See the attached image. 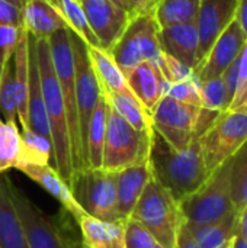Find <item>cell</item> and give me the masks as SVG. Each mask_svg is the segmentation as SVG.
<instances>
[{
    "label": "cell",
    "mask_w": 247,
    "mask_h": 248,
    "mask_svg": "<svg viewBox=\"0 0 247 248\" xmlns=\"http://www.w3.org/2000/svg\"><path fill=\"white\" fill-rule=\"evenodd\" d=\"M10 196L15 209L22 221L31 248H74V243L67 238L58 224L48 218L26 195L10 182Z\"/></svg>",
    "instance_id": "12"
},
{
    "label": "cell",
    "mask_w": 247,
    "mask_h": 248,
    "mask_svg": "<svg viewBox=\"0 0 247 248\" xmlns=\"http://www.w3.org/2000/svg\"><path fill=\"white\" fill-rule=\"evenodd\" d=\"M74 248H87L83 243H74Z\"/></svg>",
    "instance_id": "51"
},
{
    "label": "cell",
    "mask_w": 247,
    "mask_h": 248,
    "mask_svg": "<svg viewBox=\"0 0 247 248\" xmlns=\"http://www.w3.org/2000/svg\"><path fill=\"white\" fill-rule=\"evenodd\" d=\"M159 31L160 28L153 15L130 19L127 28L109 51L124 74L144 61L157 65L163 54Z\"/></svg>",
    "instance_id": "8"
},
{
    "label": "cell",
    "mask_w": 247,
    "mask_h": 248,
    "mask_svg": "<svg viewBox=\"0 0 247 248\" xmlns=\"http://www.w3.org/2000/svg\"><path fill=\"white\" fill-rule=\"evenodd\" d=\"M199 6L201 0H157L153 17L160 29L195 22Z\"/></svg>",
    "instance_id": "29"
},
{
    "label": "cell",
    "mask_w": 247,
    "mask_h": 248,
    "mask_svg": "<svg viewBox=\"0 0 247 248\" xmlns=\"http://www.w3.org/2000/svg\"><path fill=\"white\" fill-rule=\"evenodd\" d=\"M246 41L247 38L234 19L217 38L205 58L195 68L194 76L198 81L221 77L223 73L239 58Z\"/></svg>",
    "instance_id": "14"
},
{
    "label": "cell",
    "mask_w": 247,
    "mask_h": 248,
    "mask_svg": "<svg viewBox=\"0 0 247 248\" xmlns=\"http://www.w3.org/2000/svg\"><path fill=\"white\" fill-rule=\"evenodd\" d=\"M159 243L138 221L128 218L124 222V248H156Z\"/></svg>",
    "instance_id": "36"
},
{
    "label": "cell",
    "mask_w": 247,
    "mask_h": 248,
    "mask_svg": "<svg viewBox=\"0 0 247 248\" xmlns=\"http://www.w3.org/2000/svg\"><path fill=\"white\" fill-rule=\"evenodd\" d=\"M166 96L170 97V99H173V100H176V102L201 108L199 81H198V78L195 76H192L188 80L169 84V89L166 92Z\"/></svg>",
    "instance_id": "37"
},
{
    "label": "cell",
    "mask_w": 247,
    "mask_h": 248,
    "mask_svg": "<svg viewBox=\"0 0 247 248\" xmlns=\"http://www.w3.org/2000/svg\"><path fill=\"white\" fill-rule=\"evenodd\" d=\"M125 80L131 93L151 113L162 97L166 96L169 83L154 62L144 61L125 74Z\"/></svg>",
    "instance_id": "16"
},
{
    "label": "cell",
    "mask_w": 247,
    "mask_h": 248,
    "mask_svg": "<svg viewBox=\"0 0 247 248\" xmlns=\"http://www.w3.org/2000/svg\"><path fill=\"white\" fill-rule=\"evenodd\" d=\"M22 144L17 164H36V166H49L52 158V144L47 138L32 132L29 128L22 129Z\"/></svg>",
    "instance_id": "31"
},
{
    "label": "cell",
    "mask_w": 247,
    "mask_h": 248,
    "mask_svg": "<svg viewBox=\"0 0 247 248\" xmlns=\"http://www.w3.org/2000/svg\"><path fill=\"white\" fill-rule=\"evenodd\" d=\"M19 171L26 174L31 180L38 183L44 190L54 196L66 211L77 221L83 214H86L71 195L68 185L61 179L57 170L51 166H36V164H17L15 166Z\"/></svg>",
    "instance_id": "20"
},
{
    "label": "cell",
    "mask_w": 247,
    "mask_h": 248,
    "mask_svg": "<svg viewBox=\"0 0 247 248\" xmlns=\"http://www.w3.org/2000/svg\"><path fill=\"white\" fill-rule=\"evenodd\" d=\"M99 48L111 51L130 22L128 13L112 0H79Z\"/></svg>",
    "instance_id": "13"
},
{
    "label": "cell",
    "mask_w": 247,
    "mask_h": 248,
    "mask_svg": "<svg viewBox=\"0 0 247 248\" xmlns=\"http://www.w3.org/2000/svg\"><path fill=\"white\" fill-rule=\"evenodd\" d=\"M199 92H201V108L214 112H224L230 109L233 99L221 77L199 81Z\"/></svg>",
    "instance_id": "35"
},
{
    "label": "cell",
    "mask_w": 247,
    "mask_h": 248,
    "mask_svg": "<svg viewBox=\"0 0 247 248\" xmlns=\"http://www.w3.org/2000/svg\"><path fill=\"white\" fill-rule=\"evenodd\" d=\"M1 118L3 122H16L17 119L13 57L3 64L1 77H0V119Z\"/></svg>",
    "instance_id": "33"
},
{
    "label": "cell",
    "mask_w": 247,
    "mask_h": 248,
    "mask_svg": "<svg viewBox=\"0 0 247 248\" xmlns=\"http://www.w3.org/2000/svg\"><path fill=\"white\" fill-rule=\"evenodd\" d=\"M237 3L239 0H201L199 12L195 19L199 36L198 65L223 31L234 20Z\"/></svg>",
    "instance_id": "15"
},
{
    "label": "cell",
    "mask_w": 247,
    "mask_h": 248,
    "mask_svg": "<svg viewBox=\"0 0 247 248\" xmlns=\"http://www.w3.org/2000/svg\"><path fill=\"white\" fill-rule=\"evenodd\" d=\"M51 60L54 65V71L61 89V94L64 99L67 124H68V135H70V151H71V167L73 174L82 170L89 169L83 154L79 115H77V103H76V76H74V60L73 49L70 44L68 28L60 29L48 38ZM73 177V176H71Z\"/></svg>",
    "instance_id": "3"
},
{
    "label": "cell",
    "mask_w": 247,
    "mask_h": 248,
    "mask_svg": "<svg viewBox=\"0 0 247 248\" xmlns=\"http://www.w3.org/2000/svg\"><path fill=\"white\" fill-rule=\"evenodd\" d=\"M148 163L151 177L159 182L176 202L197 192L211 176L201 148L199 138L182 151L172 148L154 129L150 142Z\"/></svg>",
    "instance_id": "1"
},
{
    "label": "cell",
    "mask_w": 247,
    "mask_h": 248,
    "mask_svg": "<svg viewBox=\"0 0 247 248\" xmlns=\"http://www.w3.org/2000/svg\"><path fill=\"white\" fill-rule=\"evenodd\" d=\"M130 19L137 16L153 15L157 0H122Z\"/></svg>",
    "instance_id": "42"
},
{
    "label": "cell",
    "mask_w": 247,
    "mask_h": 248,
    "mask_svg": "<svg viewBox=\"0 0 247 248\" xmlns=\"http://www.w3.org/2000/svg\"><path fill=\"white\" fill-rule=\"evenodd\" d=\"M150 179H151V169H150L148 158L141 160L134 166L116 171L118 215L122 222H125L131 217Z\"/></svg>",
    "instance_id": "19"
},
{
    "label": "cell",
    "mask_w": 247,
    "mask_h": 248,
    "mask_svg": "<svg viewBox=\"0 0 247 248\" xmlns=\"http://www.w3.org/2000/svg\"><path fill=\"white\" fill-rule=\"evenodd\" d=\"M157 67H159V70L162 71L165 80L169 84L188 80V78H191L194 76L192 68H189L188 65L182 64L181 61L175 60L173 57H170V55H167L165 52L162 54L160 61L157 62Z\"/></svg>",
    "instance_id": "38"
},
{
    "label": "cell",
    "mask_w": 247,
    "mask_h": 248,
    "mask_svg": "<svg viewBox=\"0 0 247 248\" xmlns=\"http://www.w3.org/2000/svg\"><path fill=\"white\" fill-rule=\"evenodd\" d=\"M15 61V93L17 105V121L22 129L28 128V90H29V62H28V33H23L13 54Z\"/></svg>",
    "instance_id": "27"
},
{
    "label": "cell",
    "mask_w": 247,
    "mask_h": 248,
    "mask_svg": "<svg viewBox=\"0 0 247 248\" xmlns=\"http://www.w3.org/2000/svg\"><path fill=\"white\" fill-rule=\"evenodd\" d=\"M28 33V32H26ZM28 62H29V90H28V128L51 141V129L45 110L41 77L36 58L35 36L28 33ZM52 144V142H51Z\"/></svg>",
    "instance_id": "17"
},
{
    "label": "cell",
    "mask_w": 247,
    "mask_h": 248,
    "mask_svg": "<svg viewBox=\"0 0 247 248\" xmlns=\"http://www.w3.org/2000/svg\"><path fill=\"white\" fill-rule=\"evenodd\" d=\"M156 248H165V247H162L160 244H157V246H156Z\"/></svg>",
    "instance_id": "53"
},
{
    "label": "cell",
    "mask_w": 247,
    "mask_h": 248,
    "mask_svg": "<svg viewBox=\"0 0 247 248\" xmlns=\"http://www.w3.org/2000/svg\"><path fill=\"white\" fill-rule=\"evenodd\" d=\"M159 41L165 54L173 57L175 60L181 61L192 70L197 68L199 36L195 22L160 29Z\"/></svg>",
    "instance_id": "18"
},
{
    "label": "cell",
    "mask_w": 247,
    "mask_h": 248,
    "mask_svg": "<svg viewBox=\"0 0 247 248\" xmlns=\"http://www.w3.org/2000/svg\"><path fill=\"white\" fill-rule=\"evenodd\" d=\"M112 1H114L115 4H118L121 9H124V10H125V6H124V1H122V0H112ZM125 12H127V10H125Z\"/></svg>",
    "instance_id": "49"
},
{
    "label": "cell",
    "mask_w": 247,
    "mask_h": 248,
    "mask_svg": "<svg viewBox=\"0 0 247 248\" xmlns=\"http://www.w3.org/2000/svg\"><path fill=\"white\" fill-rule=\"evenodd\" d=\"M35 45H36V58H38L42 96H44L45 110L51 129L54 169L61 176V179L68 185L73 176V167H71L70 135H68L64 99L54 71L48 39L35 38Z\"/></svg>",
    "instance_id": "2"
},
{
    "label": "cell",
    "mask_w": 247,
    "mask_h": 248,
    "mask_svg": "<svg viewBox=\"0 0 247 248\" xmlns=\"http://www.w3.org/2000/svg\"><path fill=\"white\" fill-rule=\"evenodd\" d=\"M68 187L79 206L89 217L124 224L118 215L116 173L103 169H86L73 174Z\"/></svg>",
    "instance_id": "6"
},
{
    "label": "cell",
    "mask_w": 247,
    "mask_h": 248,
    "mask_svg": "<svg viewBox=\"0 0 247 248\" xmlns=\"http://www.w3.org/2000/svg\"><path fill=\"white\" fill-rule=\"evenodd\" d=\"M7 1L13 3L15 6H17V7H20V9H23V7L28 4V1H29V0H7Z\"/></svg>",
    "instance_id": "48"
},
{
    "label": "cell",
    "mask_w": 247,
    "mask_h": 248,
    "mask_svg": "<svg viewBox=\"0 0 247 248\" xmlns=\"http://www.w3.org/2000/svg\"><path fill=\"white\" fill-rule=\"evenodd\" d=\"M22 33H23L22 28L0 25V62L1 64H4L13 57Z\"/></svg>",
    "instance_id": "39"
},
{
    "label": "cell",
    "mask_w": 247,
    "mask_h": 248,
    "mask_svg": "<svg viewBox=\"0 0 247 248\" xmlns=\"http://www.w3.org/2000/svg\"><path fill=\"white\" fill-rule=\"evenodd\" d=\"M247 141V113L220 112L211 126L199 137L204 160L210 174L229 161Z\"/></svg>",
    "instance_id": "9"
},
{
    "label": "cell",
    "mask_w": 247,
    "mask_h": 248,
    "mask_svg": "<svg viewBox=\"0 0 247 248\" xmlns=\"http://www.w3.org/2000/svg\"><path fill=\"white\" fill-rule=\"evenodd\" d=\"M230 166L231 158L213 171L197 192L179 202L186 224L207 225L234 212L230 193Z\"/></svg>",
    "instance_id": "5"
},
{
    "label": "cell",
    "mask_w": 247,
    "mask_h": 248,
    "mask_svg": "<svg viewBox=\"0 0 247 248\" xmlns=\"http://www.w3.org/2000/svg\"><path fill=\"white\" fill-rule=\"evenodd\" d=\"M0 122H1V119H0Z\"/></svg>",
    "instance_id": "54"
},
{
    "label": "cell",
    "mask_w": 247,
    "mask_h": 248,
    "mask_svg": "<svg viewBox=\"0 0 247 248\" xmlns=\"http://www.w3.org/2000/svg\"><path fill=\"white\" fill-rule=\"evenodd\" d=\"M230 193L234 211L240 215L247 206V141L231 157Z\"/></svg>",
    "instance_id": "32"
},
{
    "label": "cell",
    "mask_w": 247,
    "mask_h": 248,
    "mask_svg": "<svg viewBox=\"0 0 247 248\" xmlns=\"http://www.w3.org/2000/svg\"><path fill=\"white\" fill-rule=\"evenodd\" d=\"M186 227L201 248H230L234 237L239 235V214L234 211L217 222L207 225L186 224Z\"/></svg>",
    "instance_id": "24"
},
{
    "label": "cell",
    "mask_w": 247,
    "mask_h": 248,
    "mask_svg": "<svg viewBox=\"0 0 247 248\" xmlns=\"http://www.w3.org/2000/svg\"><path fill=\"white\" fill-rule=\"evenodd\" d=\"M234 19H236V22L239 23L240 29L243 31L245 36L247 38V0H239Z\"/></svg>",
    "instance_id": "45"
},
{
    "label": "cell",
    "mask_w": 247,
    "mask_h": 248,
    "mask_svg": "<svg viewBox=\"0 0 247 248\" xmlns=\"http://www.w3.org/2000/svg\"><path fill=\"white\" fill-rule=\"evenodd\" d=\"M237 110H240V112H246L247 113V99H246V102L242 105V108H240V109H237Z\"/></svg>",
    "instance_id": "50"
},
{
    "label": "cell",
    "mask_w": 247,
    "mask_h": 248,
    "mask_svg": "<svg viewBox=\"0 0 247 248\" xmlns=\"http://www.w3.org/2000/svg\"><path fill=\"white\" fill-rule=\"evenodd\" d=\"M67 25L47 0H29L23 7V29L35 38L48 39Z\"/></svg>",
    "instance_id": "22"
},
{
    "label": "cell",
    "mask_w": 247,
    "mask_h": 248,
    "mask_svg": "<svg viewBox=\"0 0 247 248\" xmlns=\"http://www.w3.org/2000/svg\"><path fill=\"white\" fill-rule=\"evenodd\" d=\"M201 108L162 97L151 112L153 129L175 150H186L195 137Z\"/></svg>",
    "instance_id": "11"
},
{
    "label": "cell",
    "mask_w": 247,
    "mask_h": 248,
    "mask_svg": "<svg viewBox=\"0 0 247 248\" xmlns=\"http://www.w3.org/2000/svg\"><path fill=\"white\" fill-rule=\"evenodd\" d=\"M237 77H239V58L223 73L221 78L231 96V99L234 97V93H236V87H237ZM233 102V100H231Z\"/></svg>",
    "instance_id": "43"
},
{
    "label": "cell",
    "mask_w": 247,
    "mask_h": 248,
    "mask_svg": "<svg viewBox=\"0 0 247 248\" xmlns=\"http://www.w3.org/2000/svg\"><path fill=\"white\" fill-rule=\"evenodd\" d=\"M1 70H3V64L0 62V77H1Z\"/></svg>",
    "instance_id": "52"
},
{
    "label": "cell",
    "mask_w": 247,
    "mask_h": 248,
    "mask_svg": "<svg viewBox=\"0 0 247 248\" xmlns=\"http://www.w3.org/2000/svg\"><path fill=\"white\" fill-rule=\"evenodd\" d=\"M230 248H247V243L243 238H240V237L237 235V237H234V240L231 241Z\"/></svg>",
    "instance_id": "47"
},
{
    "label": "cell",
    "mask_w": 247,
    "mask_h": 248,
    "mask_svg": "<svg viewBox=\"0 0 247 248\" xmlns=\"http://www.w3.org/2000/svg\"><path fill=\"white\" fill-rule=\"evenodd\" d=\"M130 218L144 225L165 248H175L178 232L185 222L179 202L153 177L144 187Z\"/></svg>",
    "instance_id": "4"
},
{
    "label": "cell",
    "mask_w": 247,
    "mask_h": 248,
    "mask_svg": "<svg viewBox=\"0 0 247 248\" xmlns=\"http://www.w3.org/2000/svg\"><path fill=\"white\" fill-rule=\"evenodd\" d=\"M70 44L73 49V60H74V76H76V103H77V115H79V125H80V135H82V145L83 154L87 164V154H86V137L90 118L98 106V102L102 96V89L92 67L87 44L73 31L68 29ZM89 167V164H87Z\"/></svg>",
    "instance_id": "10"
},
{
    "label": "cell",
    "mask_w": 247,
    "mask_h": 248,
    "mask_svg": "<svg viewBox=\"0 0 247 248\" xmlns=\"http://www.w3.org/2000/svg\"><path fill=\"white\" fill-rule=\"evenodd\" d=\"M22 137L16 122H0V174L15 167L20 153Z\"/></svg>",
    "instance_id": "34"
},
{
    "label": "cell",
    "mask_w": 247,
    "mask_h": 248,
    "mask_svg": "<svg viewBox=\"0 0 247 248\" xmlns=\"http://www.w3.org/2000/svg\"><path fill=\"white\" fill-rule=\"evenodd\" d=\"M87 51L102 93H121L128 90V84L122 70L118 67L108 51L90 45H87Z\"/></svg>",
    "instance_id": "25"
},
{
    "label": "cell",
    "mask_w": 247,
    "mask_h": 248,
    "mask_svg": "<svg viewBox=\"0 0 247 248\" xmlns=\"http://www.w3.org/2000/svg\"><path fill=\"white\" fill-rule=\"evenodd\" d=\"M175 248H201L199 244L195 241V238L192 237L189 228L186 227V224L183 222L179 232H178V238H176V244Z\"/></svg>",
    "instance_id": "44"
},
{
    "label": "cell",
    "mask_w": 247,
    "mask_h": 248,
    "mask_svg": "<svg viewBox=\"0 0 247 248\" xmlns=\"http://www.w3.org/2000/svg\"><path fill=\"white\" fill-rule=\"evenodd\" d=\"M108 100L100 96L98 106L90 118L87 137H86V154L89 169H100L102 167V155H103V144L106 137V122H108Z\"/></svg>",
    "instance_id": "28"
},
{
    "label": "cell",
    "mask_w": 247,
    "mask_h": 248,
    "mask_svg": "<svg viewBox=\"0 0 247 248\" xmlns=\"http://www.w3.org/2000/svg\"><path fill=\"white\" fill-rule=\"evenodd\" d=\"M64 19L67 28L77 33L87 45L90 46H99V42L92 32L86 15L82 9V4L79 0H47Z\"/></svg>",
    "instance_id": "30"
},
{
    "label": "cell",
    "mask_w": 247,
    "mask_h": 248,
    "mask_svg": "<svg viewBox=\"0 0 247 248\" xmlns=\"http://www.w3.org/2000/svg\"><path fill=\"white\" fill-rule=\"evenodd\" d=\"M0 248H31L10 196V180L0 177Z\"/></svg>",
    "instance_id": "21"
},
{
    "label": "cell",
    "mask_w": 247,
    "mask_h": 248,
    "mask_svg": "<svg viewBox=\"0 0 247 248\" xmlns=\"http://www.w3.org/2000/svg\"><path fill=\"white\" fill-rule=\"evenodd\" d=\"M239 237L247 243V206L239 215Z\"/></svg>",
    "instance_id": "46"
},
{
    "label": "cell",
    "mask_w": 247,
    "mask_h": 248,
    "mask_svg": "<svg viewBox=\"0 0 247 248\" xmlns=\"http://www.w3.org/2000/svg\"><path fill=\"white\" fill-rule=\"evenodd\" d=\"M0 25L23 29V9L7 0H0Z\"/></svg>",
    "instance_id": "41"
},
{
    "label": "cell",
    "mask_w": 247,
    "mask_h": 248,
    "mask_svg": "<svg viewBox=\"0 0 247 248\" xmlns=\"http://www.w3.org/2000/svg\"><path fill=\"white\" fill-rule=\"evenodd\" d=\"M151 135L153 131L141 132L132 128L109 106L100 169L116 173L148 158Z\"/></svg>",
    "instance_id": "7"
},
{
    "label": "cell",
    "mask_w": 247,
    "mask_h": 248,
    "mask_svg": "<svg viewBox=\"0 0 247 248\" xmlns=\"http://www.w3.org/2000/svg\"><path fill=\"white\" fill-rule=\"evenodd\" d=\"M247 99V41L239 55V77H237V87L230 105V110H237Z\"/></svg>",
    "instance_id": "40"
},
{
    "label": "cell",
    "mask_w": 247,
    "mask_h": 248,
    "mask_svg": "<svg viewBox=\"0 0 247 248\" xmlns=\"http://www.w3.org/2000/svg\"><path fill=\"white\" fill-rule=\"evenodd\" d=\"M103 96L109 106L132 128L141 132L153 131L151 113L140 103L130 89L121 93H103Z\"/></svg>",
    "instance_id": "26"
},
{
    "label": "cell",
    "mask_w": 247,
    "mask_h": 248,
    "mask_svg": "<svg viewBox=\"0 0 247 248\" xmlns=\"http://www.w3.org/2000/svg\"><path fill=\"white\" fill-rule=\"evenodd\" d=\"M87 248H124V224H112L83 214L77 219Z\"/></svg>",
    "instance_id": "23"
}]
</instances>
